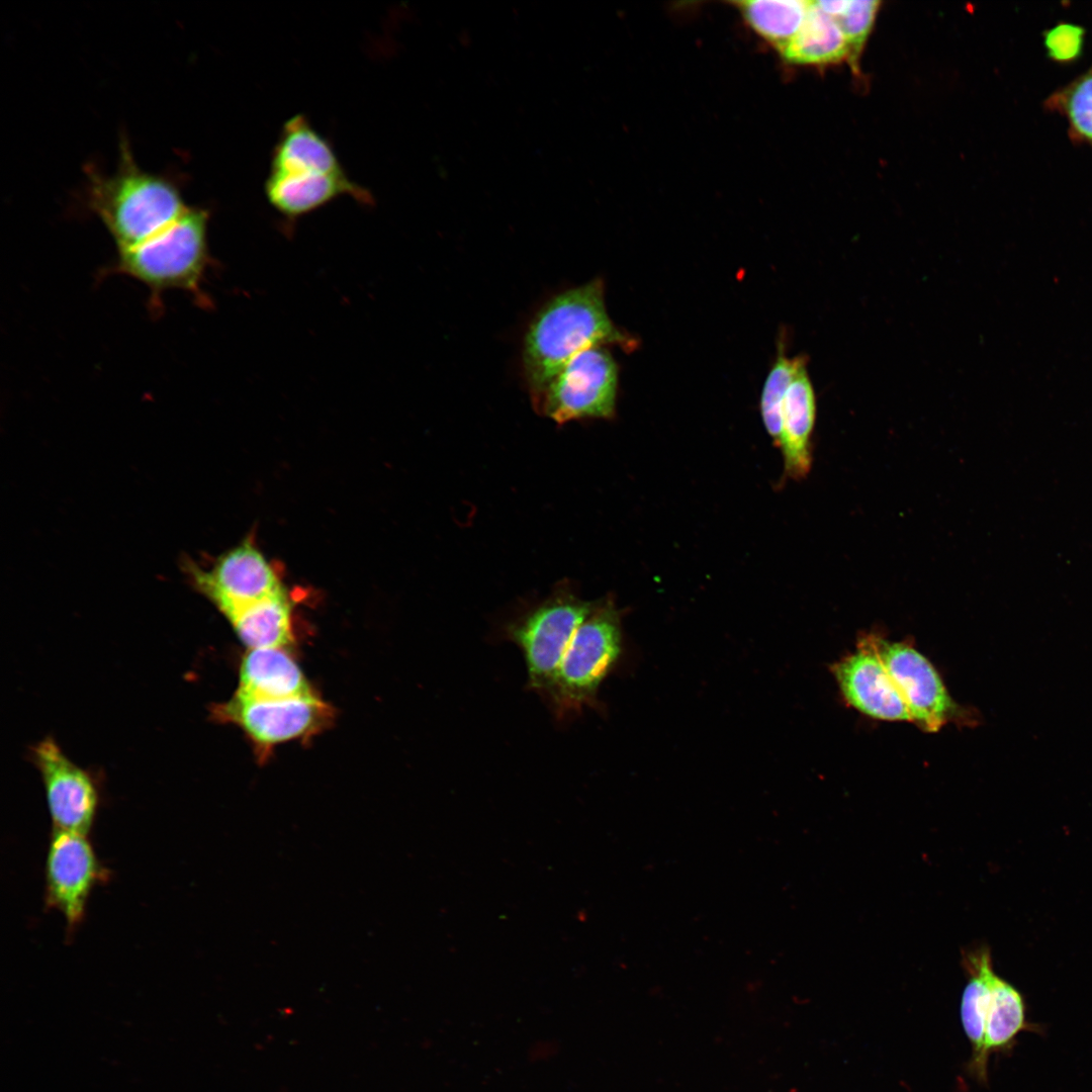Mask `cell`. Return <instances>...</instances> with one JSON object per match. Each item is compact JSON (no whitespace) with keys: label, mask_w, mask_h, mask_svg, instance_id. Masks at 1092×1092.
<instances>
[{"label":"cell","mask_w":1092,"mask_h":1092,"mask_svg":"<svg viewBox=\"0 0 1092 1092\" xmlns=\"http://www.w3.org/2000/svg\"><path fill=\"white\" fill-rule=\"evenodd\" d=\"M811 1L749 0L735 3L745 21L781 54L800 31Z\"/></svg>","instance_id":"cell-21"},{"label":"cell","mask_w":1092,"mask_h":1092,"mask_svg":"<svg viewBox=\"0 0 1092 1092\" xmlns=\"http://www.w3.org/2000/svg\"><path fill=\"white\" fill-rule=\"evenodd\" d=\"M780 348L760 395L762 423L777 446L781 433V413L785 396L798 371L807 365L805 356L789 357L783 347Z\"/></svg>","instance_id":"cell-23"},{"label":"cell","mask_w":1092,"mask_h":1092,"mask_svg":"<svg viewBox=\"0 0 1092 1092\" xmlns=\"http://www.w3.org/2000/svg\"><path fill=\"white\" fill-rule=\"evenodd\" d=\"M189 582L226 619L284 587L280 572L257 545L247 539L208 565L185 560Z\"/></svg>","instance_id":"cell-7"},{"label":"cell","mask_w":1092,"mask_h":1092,"mask_svg":"<svg viewBox=\"0 0 1092 1092\" xmlns=\"http://www.w3.org/2000/svg\"><path fill=\"white\" fill-rule=\"evenodd\" d=\"M622 647L621 614L612 600L599 601L574 633L545 701L558 720L598 706L599 689Z\"/></svg>","instance_id":"cell-4"},{"label":"cell","mask_w":1092,"mask_h":1092,"mask_svg":"<svg viewBox=\"0 0 1092 1092\" xmlns=\"http://www.w3.org/2000/svg\"><path fill=\"white\" fill-rule=\"evenodd\" d=\"M859 642L869 646L881 659L901 694L912 722L927 732H937L958 714L933 665L904 642L888 641L869 634Z\"/></svg>","instance_id":"cell-9"},{"label":"cell","mask_w":1092,"mask_h":1092,"mask_svg":"<svg viewBox=\"0 0 1092 1092\" xmlns=\"http://www.w3.org/2000/svg\"><path fill=\"white\" fill-rule=\"evenodd\" d=\"M847 703L862 714L885 721H911L909 710L881 659L858 643L856 652L832 666Z\"/></svg>","instance_id":"cell-12"},{"label":"cell","mask_w":1092,"mask_h":1092,"mask_svg":"<svg viewBox=\"0 0 1092 1092\" xmlns=\"http://www.w3.org/2000/svg\"><path fill=\"white\" fill-rule=\"evenodd\" d=\"M269 172L346 173L329 141L301 114L284 123L273 149Z\"/></svg>","instance_id":"cell-16"},{"label":"cell","mask_w":1092,"mask_h":1092,"mask_svg":"<svg viewBox=\"0 0 1092 1092\" xmlns=\"http://www.w3.org/2000/svg\"><path fill=\"white\" fill-rule=\"evenodd\" d=\"M32 760L43 783L53 829L88 835L99 805L94 779L51 737L32 748Z\"/></svg>","instance_id":"cell-10"},{"label":"cell","mask_w":1092,"mask_h":1092,"mask_svg":"<svg viewBox=\"0 0 1092 1092\" xmlns=\"http://www.w3.org/2000/svg\"><path fill=\"white\" fill-rule=\"evenodd\" d=\"M618 367L602 346L573 356L548 384L535 408L558 424L601 418L616 411Z\"/></svg>","instance_id":"cell-6"},{"label":"cell","mask_w":1092,"mask_h":1092,"mask_svg":"<svg viewBox=\"0 0 1092 1092\" xmlns=\"http://www.w3.org/2000/svg\"><path fill=\"white\" fill-rule=\"evenodd\" d=\"M782 55L794 65L824 66L848 60L849 50L837 22L811 1L800 31Z\"/></svg>","instance_id":"cell-19"},{"label":"cell","mask_w":1092,"mask_h":1092,"mask_svg":"<svg viewBox=\"0 0 1092 1092\" xmlns=\"http://www.w3.org/2000/svg\"><path fill=\"white\" fill-rule=\"evenodd\" d=\"M1033 1028L1026 1021L1022 995L995 972L991 977L983 1057L987 1063L992 1052L1010 1048L1023 1030ZM1034 1029V1028H1033Z\"/></svg>","instance_id":"cell-20"},{"label":"cell","mask_w":1092,"mask_h":1092,"mask_svg":"<svg viewBox=\"0 0 1092 1092\" xmlns=\"http://www.w3.org/2000/svg\"><path fill=\"white\" fill-rule=\"evenodd\" d=\"M880 4V1L875 0H849L842 13L833 18L845 36L849 50L848 61L854 70L874 26Z\"/></svg>","instance_id":"cell-24"},{"label":"cell","mask_w":1092,"mask_h":1092,"mask_svg":"<svg viewBox=\"0 0 1092 1092\" xmlns=\"http://www.w3.org/2000/svg\"><path fill=\"white\" fill-rule=\"evenodd\" d=\"M963 965L970 978L962 997V1022L973 1046L975 1069L980 1078L986 1079L987 1063L983 1049L991 977L994 973L990 949L981 946L965 950Z\"/></svg>","instance_id":"cell-17"},{"label":"cell","mask_w":1092,"mask_h":1092,"mask_svg":"<svg viewBox=\"0 0 1092 1092\" xmlns=\"http://www.w3.org/2000/svg\"><path fill=\"white\" fill-rule=\"evenodd\" d=\"M46 906L73 932L83 921L93 889L108 876L88 835L53 829L46 859Z\"/></svg>","instance_id":"cell-8"},{"label":"cell","mask_w":1092,"mask_h":1092,"mask_svg":"<svg viewBox=\"0 0 1092 1092\" xmlns=\"http://www.w3.org/2000/svg\"><path fill=\"white\" fill-rule=\"evenodd\" d=\"M236 695L253 700H287L313 693L283 648H258L250 649L242 661Z\"/></svg>","instance_id":"cell-15"},{"label":"cell","mask_w":1092,"mask_h":1092,"mask_svg":"<svg viewBox=\"0 0 1092 1092\" xmlns=\"http://www.w3.org/2000/svg\"><path fill=\"white\" fill-rule=\"evenodd\" d=\"M597 604L582 600L570 583L561 582L542 602L506 626L505 638L523 653L528 688L544 702L574 633Z\"/></svg>","instance_id":"cell-5"},{"label":"cell","mask_w":1092,"mask_h":1092,"mask_svg":"<svg viewBox=\"0 0 1092 1092\" xmlns=\"http://www.w3.org/2000/svg\"><path fill=\"white\" fill-rule=\"evenodd\" d=\"M213 713L218 720L239 725L264 747L307 736L331 715L330 708L314 694L287 700H253L235 695Z\"/></svg>","instance_id":"cell-11"},{"label":"cell","mask_w":1092,"mask_h":1092,"mask_svg":"<svg viewBox=\"0 0 1092 1092\" xmlns=\"http://www.w3.org/2000/svg\"><path fill=\"white\" fill-rule=\"evenodd\" d=\"M606 344L632 349L636 340L611 321L602 279L565 290L547 301L530 324L524 341V373L534 406L573 356Z\"/></svg>","instance_id":"cell-1"},{"label":"cell","mask_w":1092,"mask_h":1092,"mask_svg":"<svg viewBox=\"0 0 1092 1092\" xmlns=\"http://www.w3.org/2000/svg\"><path fill=\"white\" fill-rule=\"evenodd\" d=\"M1044 106L1065 117L1071 139L1092 147V65L1049 96Z\"/></svg>","instance_id":"cell-22"},{"label":"cell","mask_w":1092,"mask_h":1092,"mask_svg":"<svg viewBox=\"0 0 1092 1092\" xmlns=\"http://www.w3.org/2000/svg\"><path fill=\"white\" fill-rule=\"evenodd\" d=\"M269 203L288 219L307 214L341 196L372 203L371 194L353 182L346 173L269 172L265 183Z\"/></svg>","instance_id":"cell-13"},{"label":"cell","mask_w":1092,"mask_h":1092,"mask_svg":"<svg viewBox=\"0 0 1092 1092\" xmlns=\"http://www.w3.org/2000/svg\"><path fill=\"white\" fill-rule=\"evenodd\" d=\"M209 211L189 206L165 229L127 249L117 250L113 264L103 275L119 274L135 279L150 292V308L161 312L162 295L168 290L189 293L202 306L209 305L202 284L211 266L208 247Z\"/></svg>","instance_id":"cell-3"},{"label":"cell","mask_w":1092,"mask_h":1092,"mask_svg":"<svg viewBox=\"0 0 1092 1092\" xmlns=\"http://www.w3.org/2000/svg\"><path fill=\"white\" fill-rule=\"evenodd\" d=\"M292 603L285 587L228 618L250 648H283L292 640Z\"/></svg>","instance_id":"cell-18"},{"label":"cell","mask_w":1092,"mask_h":1092,"mask_svg":"<svg viewBox=\"0 0 1092 1092\" xmlns=\"http://www.w3.org/2000/svg\"><path fill=\"white\" fill-rule=\"evenodd\" d=\"M119 150L113 172L91 165L85 169V202L112 237L117 250H123L168 226L189 205L174 179L139 166L124 136Z\"/></svg>","instance_id":"cell-2"},{"label":"cell","mask_w":1092,"mask_h":1092,"mask_svg":"<svg viewBox=\"0 0 1092 1092\" xmlns=\"http://www.w3.org/2000/svg\"><path fill=\"white\" fill-rule=\"evenodd\" d=\"M815 420L816 394L805 365L793 379L782 405L778 446L784 456L786 477L801 479L808 475L812 465L811 437Z\"/></svg>","instance_id":"cell-14"},{"label":"cell","mask_w":1092,"mask_h":1092,"mask_svg":"<svg viewBox=\"0 0 1092 1092\" xmlns=\"http://www.w3.org/2000/svg\"><path fill=\"white\" fill-rule=\"evenodd\" d=\"M1086 30L1072 22H1059L1042 32L1046 57L1062 65L1075 63L1084 50Z\"/></svg>","instance_id":"cell-25"}]
</instances>
